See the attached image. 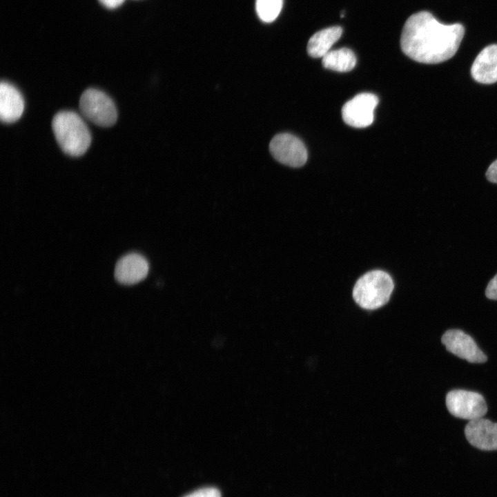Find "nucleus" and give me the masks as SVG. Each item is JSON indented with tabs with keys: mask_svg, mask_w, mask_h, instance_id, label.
Returning <instances> with one entry per match:
<instances>
[{
	"mask_svg": "<svg viewBox=\"0 0 497 497\" xmlns=\"http://www.w3.org/2000/svg\"><path fill=\"white\" fill-rule=\"evenodd\" d=\"M465 34L460 23L445 25L429 12L411 15L400 37L402 52L411 59L436 64L451 59L457 52Z\"/></svg>",
	"mask_w": 497,
	"mask_h": 497,
	"instance_id": "nucleus-1",
	"label": "nucleus"
},
{
	"mask_svg": "<svg viewBox=\"0 0 497 497\" xmlns=\"http://www.w3.org/2000/svg\"><path fill=\"white\" fill-rule=\"evenodd\" d=\"M55 139L67 155L79 157L84 155L91 143L90 130L83 119L75 112L61 111L52 121Z\"/></svg>",
	"mask_w": 497,
	"mask_h": 497,
	"instance_id": "nucleus-2",
	"label": "nucleus"
},
{
	"mask_svg": "<svg viewBox=\"0 0 497 497\" xmlns=\"http://www.w3.org/2000/svg\"><path fill=\"white\" fill-rule=\"evenodd\" d=\"M391 276L380 270L369 271L356 282L353 298L361 308L368 310L378 309L387 304L393 289Z\"/></svg>",
	"mask_w": 497,
	"mask_h": 497,
	"instance_id": "nucleus-3",
	"label": "nucleus"
},
{
	"mask_svg": "<svg viewBox=\"0 0 497 497\" xmlns=\"http://www.w3.org/2000/svg\"><path fill=\"white\" fill-rule=\"evenodd\" d=\"M81 114L89 121L101 127L114 125L117 119V111L114 101L103 91L88 88L79 99Z\"/></svg>",
	"mask_w": 497,
	"mask_h": 497,
	"instance_id": "nucleus-4",
	"label": "nucleus"
},
{
	"mask_svg": "<svg viewBox=\"0 0 497 497\" xmlns=\"http://www.w3.org/2000/svg\"><path fill=\"white\" fill-rule=\"evenodd\" d=\"M446 406L454 416L469 421L483 418L487 411L481 394L463 389L450 391L446 396Z\"/></svg>",
	"mask_w": 497,
	"mask_h": 497,
	"instance_id": "nucleus-5",
	"label": "nucleus"
},
{
	"mask_svg": "<svg viewBox=\"0 0 497 497\" xmlns=\"http://www.w3.org/2000/svg\"><path fill=\"white\" fill-rule=\"evenodd\" d=\"M269 150L275 159L291 167H300L307 160L308 154L304 143L290 133L275 135L270 142Z\"/></svg>",
	"mask_w": 497,
	"mask_h": 497,
	"instance_id": "nucleus-6",
	"label": "nucleus"
},
{
	"mask_svg": "<svg viewBox=\"0 0 497 497\" xmlns=\"http://www.w3.org/2000/svg\"><path fill=\"white\" fill-rule=\"evenodd\" d=\"M378 101V97L373 93L362 92L355 95L342 108L344 121L355 128L370 126L373 121V112Z\"/></svg>",
	"mask_w": 497,
	"mask_h": 497,
	"instance_id": "nucleus-7",
	"label": "nucleus"
},
{
	"mask_svg": "<svg viewBox=\"0 0 497 497\" xmlns=\"http://www.w3.org/2000/svg\"><path fill=\"white\" fill-rule=\"evenodd\" d=\"M441 341L448 351L469 362L483 363L487 360L474 340L461 330L447 331L442 335Z\"/></svg>",
	"mask_w": 497,
	"mask_h": 497,
	"instance_id": "nucleus-8",
	"label": "nucleus"
},
{
	"mask_svg": "<svg viewBox=\"0 0 497 497\" xmlns=\"http://www.w3.org/2000/svg\"><path fill=\"white\" fill-rule=\"evenodd\" d=\"M149 271V264L142 255L131 253L124 255L116 264L115 279L121 284L131 285L143 280Z\"/></svg>",
	"mask_w": 497,
	"mask_h": 497,
	"instance_id": "nucleus-9",
	"label": "nucleus"
},
{
	"mask_svg": "<svg viewBox=\"0 0 497 497\" xmlns=\"http://www.w3.org/2000/svg\"><path fill=\"white\" fill-rule=\"evenodd\" d=\"M465 433L472 446L481 450H497V423L482 418L472 420L467 424Z\"/></svg>",
	"mask_w": 497,
	"mask_h": 497,
	"instance_id": "nucleus-10",
	"label": "nucleus"
},
{
	"mask_svg": "<svg viewBox=\"0 0 497 497\" xmlns=\"http://www.w3.org/2000/svg\"><path fill=\"white\" fill-rule=\"evenodd\" d=\"M471 75L480 84L497 81V44L487 46L480 52L471 66Z\"/></svg>",
	"mask_w": 497,
	"mask_h": 497,
	"instance_id": "nucleus-11",
	"label": "nucleus"
},
{
	"mask_svg": "<svg viewBox=\"0 0 497 497\" xmlns=\"http://www.w3.org/2000/svg\"><path fill=\"white\" fill-rule=\"evenodd\" d=\"M24 100L19 90L12 84L2 81L0 85V118L2 122L12 123L22 115Z\"/></svg>",
	"mask_w": 497,
	"mask_h": 497,
	"instance_id": "nucleus-12",
	"label": "nucleus"
},
{
	"mask_svg": "<svg viewBox=\"0 0 497 497\" xmlns=\"http://www.w3.org/2000/svg\"><path fill=\"white\" fill-rule=\"evenodd\" d=\"M342 34L340 26H332L315 32L308 41V54L313 58L323 57Z\"/></svg>",
	"mask_w": 497,
	"mask_h": 497,
	"instance_id": "nucleus-13",
	"label": "nucleus"
},
{
	"mask_svg": "<svg viewBox=\"0 0 497 497\" xmlns=\"http://www.w3.org/2000/svg\"><path fill=\"white\" fill-rule=\"evenodd\" d=\"M324 68L337 72H349L356 64L354 52L349 48H342L330 50L322 57Z\"/></svg>",
	"mask_w": 497,
	"mask_h": 497,
	"instance_id": "nucleus-14",
	"label": "nucleus"
},
{
	"mask_svg": "<svg viewBox=\"0 0 497 497\" xmlns=\"http://www.w3.org/2000/svg\"><path fill=\"white\" fill-rule=\"evenodd\" d=\"M282 8V0H256L255 8L259 18L264 22L273 21Z\"/></svg>",
	"mask_w": 497,
	"mask_h": 497,
	"instance_id": "nucleus-15",
	"label": "nucleus"
},
{
	"mask_svg": "<svg viewBox=\"0 0 497 497\" xmlns=\"http://www.w3.org/2000/svg\"><path fill=\"white\" fill-rule=\"evenodd\" d=\"M184 497H221V494L215 487H205L195 490Z\"/></svg>",
	"mask_w": 497,
	"mask_h": 497,
	"instance_id": "nucleus-16",
	"label": "nucleus"
},
{
	"mask_svg": "<svg viewBox=\"0 0 497 497\" xmlns=\"http://www.w3.org/2000/svg\"><path fill=\"white\" fill-rule=\"evenodd\" d=\"M485 295L489 300H497V274L489 282Z\"/></svg>",
	"mask_w": 497,
	"mask_h": 497,
	"instance_id": "nucleus-17",
	"label": "nucleus"
},
{
	"mask_svg": "<svg viewBox=\"0 0 497 497\" xmlns=\"http://www.w3.org/2000/svg\"><path fill=\"white\" fill-rule=\"evenodd\" d=\"M485 175L488 181L497 184V159L490 164Z\"/></svg>",
	"mask_w": 497,
	"mask_h": 497,
	"instance_id": "nucleus-18",
	"label": "nucleus"
},
{
	"mask_svg": "<svg viewBox=\"0 0 497 497\" xmlns=\"http://www.w3.org/2000/svg\"><path fill=\"white\" fill-rule=\"evenodd\" d=\"M104 6L108 8H115L119 6L124 0H99Z\"/></svg>",
	"mask_w": 497,
	"mask_h": 497,
	"instance_id": "nucleus-19",
	"label": "nucleus"
}]
</instances>
